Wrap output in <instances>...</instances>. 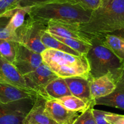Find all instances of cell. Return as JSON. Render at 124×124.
Returning a JSON list of instances; mask_svg holds the SVG:
<instances>
[{"mask_svg":"<svg viewBox=\"0 0 124 124\" xmlns=\"http://www.w3.org/2000/svg\"><path fill=\"white\" fill-rule=\"evenodd\" d=\"M80 28L99 39L124 29V0H102L100 6L92 12L89 21L81 24Z\"/></svg>","mask_w":124,"mask_h":124,"instance_id":"6da1fadb","label":"cell"},{"mask_svg":"<svg viewBox=\"0 0 124 124\" xmlns=\"http://www.w3.org/2000/svg\"><path fill=\"white\" fill-rule=\"evenodd\" d=\"M92 12L69 1H58L31 7L27 15L46 23L59 20L83 24L89 21Z\"/></svg>","mask_w":124,"mask_h":124,"instance_id":"7a4b0ae2","label":"cell"},{"mask_svg":"<svg viewBox=\"0 0 124 124\" xmlns=\"http://www.w3.org/2000/svg\"><path fill=\"white\" fill-rule=\"evenodd\" d=\"M41 54L44 63L58 77L89 79V67L85 55L77 56L52 49H46Z\"/></svg>","mask_w":124,"mask_h":124,"instance_id":"3957f363","label":"cell"},{"mask_svg":"<svg viewBox=\"0 0 124 124\" xmlns=\"http://www.w3.org/2000/svg\"><path fill=\"white\" fill-rule=\"evenodd\" d=\"M86 57L89 67V78H97L108 73L115 77L124 63V61L104 46L101 39L97 38L93 39L92 47Z\"/></svg>","mask_w":124,"mask_h":124,"instance_id":"277c9868","label":"cell"},{"mask_svg":"<svg viewBox=\"0 0 124 124\" xmlns=\"http://www.w3.org/2000/svg\"><path fill=\"white\" fill-rule=\"evenodd\" d=\"M46 29V23L28 16L22 26L15 32L16 42L41 54L46 49L41 41L42 35Z\"/></svg>","mask_w":124,"mask_h":124,"instance_id":"5b68a950","label":"cell"},{"mask_svg":"<svg viewBox=\"0 0 124 124\" xmlns=\"http://www.w3.org/2000/svg\"><path fill=\"white\" fill-rule=\"evenodd\" d=\"M80 23L69 22L59 20H51L47 23L46 32L56 36L72 39L86 43L92 46L94 38L84 32L80 28Z\"/></svg>","mask_w":124,"mask_h":124,"instance_id":"8992f818","label":"cell"},{"mask_svg":"<svg viewBox=\"0 0 124 124\" xmlns=\"http://www.w3.org/2000/svg\"><path fill=\"white\" fill-rule=\"evenodd\" d=\"M36 98L0 104V124H22Z\"/></svg>","mask_w":124,"mask_h":124,"instance_id":"52a82bcc","label":"cell"},{"mask_svg":"<svg viewBox=\"0 0 124 124\" xmlns=\"http://www.w3.org/2000/svg\"><path fill=\"white\" fill-rule=\"evenodd\" d=\"M23 77L29 88L35 91L38 96L43 97L44 87L58 78L57 75L44 63L32 72L23 75Z\"/></svg>","mask_w":124,"mask_h":124,"instance_id":"ba28073f","label":"cell"},{"mask_svg":"<svg viewBox=\"0 0 124 124\" xmlns=\"http://www.w3.org/2000/svg\"><path fill=\"white\" fill-rule=\"evenodd\" d=\"M43 63L41 54L18 43L16 57L13 65L23 76L34 71Z\"/></svg>","mask_w":124,"mask_h":124,"instance_id":"9c48e42d","label":"cell"},{"mask_svg":"<svg viewBox=\"0 0 124 124\" xmlns=\"http://www.w3.org/2000/svg\"><path fill=\"white\" fill-rule=\"evenodd\" d=\"M116 88L108 96L94 101V105H105L124 110V61L117 74L113 77Z\"/></svg>","mask_w":124,"mask_h":124,"instance_id":"30bf717a","label":"cell"},{"mask_svg":"<svg viewBox=\"0 0 124 124\" xmlns=\"http://www.w3.org/2000/svg\"><path fill=\"white\" fill-rule=\"evenodd\" d=\"M45 112L57 124H73L78 116L79 112H75L66 109L56 100H46Z\"/></svg>","mask_w":124,"mask_h":124,"instance_id":"8fae6325","label":"cell"},{"mask_svg":"<svg viewBox=\"0 0 124 124\" xmlns=\"http://www.w3.org/2000/svg\"><path fill=\"white\" fill-rule=\"evenodd\" d=\"M0 82H5L37 94L29 88L23 76L18 69L12 63L1 57H0Z\"/></svg>","mask_w":124,"mask_h":124,"instance_id":"7c38bea8","label":"cell"},{"mask_svg":"<svg viewBox=\"0 0 124 124\" xmlns=\"http://www.w3.org/2000/svg\"><path fill=\"white\" fill-rule=\"evenodd\" d=\"M92 101L105 97L111 94L116 88V83L111 74H107L97 78L88 79Z\"/></svg>","mask_w":124,"mask_h":124,"instance_id":"4fadbf2b","label":"cell"},{"mask_svg":"<svg viewBox=\"0 0 124 124\" xmlns=\"http://www.w3.org/2000/svg\"><path fill=\"white\" fill-rule=\"evenodd\" d=\"M38 95L32 92L0 82V104L9 103L26 99L36 98Z\"/></svg>","mask_w":124,"mask_h":124,"instance_id":"5bb4252c","label":"cell"},{"mask_svg":"<svg viewBox=\"0 0 124 124\" xmlns=\"http://www.w3.org/2000/svg\"><path fill=\"white\" fill-rule=\"evenodd\" d=\"M46 101V99L38 96L22 124H57L45 113Z\"/></svg>","mask_w":124,"mask_h":124,"instance_id":"9a60e30c","label":"cell"},{"mask_svg":"<svg viewBox=\"0 0 124 124\" xmlns=\"http://www.w3.org/2000/svg\"><path fill=\"white\" fill-rule=\"evenodd\" d=\"M69 95L72 94L65 79L60 77L50 82L43 88V97L46 100H55Z\"/></svg>","mask_w":124,"mask_h":124,"instance_id":"2e32d148","label":"cell"},{"mask_svg":"<svg viewBox=\"0 0 124 124\" xmlns=\"http://www.w3.org/2000/svg\"><path fill=\"white\" fill-rule=\"evenodd\" d=\"M70 93L73 96L83 99L91 100L89 80L82 77L64 78Z\"/></svg>","mask_w":124,"mask_h":124,"instance_id":"e0dca14e","label":"cell"},{"mask_svg":"<svg viewBox=\"0 0 124 124\" xmlns=\"http://www.w3.org/2000/svg\"><path fill=\"white\" fill-rule=\"evenodd\" d=\"M55 100L66 109L81 113L94 106L93 101L83 99L73 95L65 96Z\"/></svg>","mask_w":124,"mask_h":124,"instance_id":"ac0fdd59","label":"cell"},{"mask_svg":"<svg viewBox=\"0 0 124 124\" xmlns=\"http://www.w3.org/2000/svg\"><path fill=\"white\" fill-rule=\"evenodd\" d=\"M101 41L118 58L124 61V39L113 34H107L101 39Z\"/></svg>","mask_w":124,"mask_h":124,"instance_id":"d6986e66","label":"cell"},{"mask_svg":"<svg viewBox=\"0 0 124 124\" xmlns=\"http://www.w3.org/2000/svg\"><path fill=\"white\" fill-rule=\"evenodd\" d=\"M41 41L46 49L57 50V51L66 52V53L77 56L82 55V54L72 49L63 43L61 42L60 41L56 39L54 37L52 36L51 34H49L46 31H45L43 34L42 37H41Z\"/></svg>","mask_w":124,"mask_h":124,"instance_id":"ffe728a7","label":"cell"},{"mask_svg":"<svg viewBox=\"0 0 124 124\" xmlns=\"http://www.w3.org/2000/svg\"><path fill=\"white\" fill-rule=\"evenodd\" d=\"M31 8L29 7H16L13 10L11 17L7 28L12 34H15L16 30L21 27L25 21V18L28 15Z\"/></svg>","mask_w":124,"mask_h":124,"instance_id":"44dd1931","label":"cell"},{"mask_svg":"<svg viewBox=\"0 0 124 124\" xmlns=\"http://www.w3.org/2000/svg\"><path fill=\"white\" fill-rule=\"evenodd\" d=\"M17 46L16 41L0 40V57L13 64L16 57Z\"/></svg>","mask_w":124,"mask_h":124,"instance_id":"7402d4cb","label":"cell"},{"mask_svg":"<svg viewBox=\"0 0 124 124\" xmlns=\"http://www.w3.org/2000/svg\"><path fill=\"white\" fill-rule=\"evenodd\" d=\"M52 35L56 39L60 41L61 42L63 43L70 48L74 50L76 52H78L82 55H86L92 47V46L88 45L86 43L76 40V39H68V38L61 37L56 36V35Z\"/></svg>","mask_w":124,"mask_h":124,"instance_id":"603a6c76","label":"cell"},{"mask_svg":"<svg viewBox=\"0 0 124 124\" xmlns=\"http://www.w3.org/2000/svg\"><path fill=\"white\" fill-rule=\"evenodd\" d=\"M14 9L9 10L3 15H0V40H12L16 41V34L10 32L7 28Z\"/></svg>","mask_w":124,"mask_h":124,"instance_id":"cb8c5ba5","label":"cell"},{"mask_svg":"<svg viewBox=\"0 0 124 124\" xmlns=\"http://www.w3.org/2000/svg\"><path fill=\"white\" fill-rule=\"evenodd\" d=\"M71 2L78 4L86 10H95L102 3V0H70Z\"/></svg>","mask_w":124,"mask_h":124,"instance_id":"d4e9b609","label":"cell"},{"mask_svg":"<svg viewBox=\"0 0 124 124\" xmlns=\"http://www.w3.org/2000/svg\"><path fill=\"white\" fill-rule=\"evenodd\" d=\"M92 108H89L81 113L73 124H96L92 113Z\"/></svg>","mask_w":124,"mask_h":124,"instance_id":"484cf974","label":"cell"},{"mask_svg":"<svg viewBox=\"0 0 124 124\" xmlns=\"http://www.w3.org/2000/svg\"><path fill=\"white\" fill-rule=\"evenodd\" d=\"M58 1H71L70 0H18V6L21 7V8H25V7L31 8L35 6L46 4V3H51V2Z\"/></svg>","mask_w":124,"mask_h":124,"instance_id":"4316f807","label":"cell"},{"mask_svg":"<svg viewBox=\"0 0 124 124\" xmlns=\"http://www.w3.org/2000/svg\"><path fill=\"white\" fill-rule=\"evenodd\" d=\"M107 111L92 108V113L96 124H110L107 120L105 115Z\"/></svg>","mask_w":124,"mask_h":124,"instance_id":"83f0119b","label":"cell"},{"mask_svg":"<svg viewBox=\"0 0 124 124\" xmlns=\"http://www.w3.org/2000/svg\"><path fill=\"white\" fill-rule=\"evenodd\" d=\"M105 118L110 124H124V115L107 112Z\"/></svg>","mask_w":124,"mask_h":124,"instance_id":"f1b7e54d","label":"cell"},{"mask_svg":"<svg viewBox=\"0 0 124 124\" xmlns=\"http://www.w3.org/2000/svg\"><path fill=\"white\" fill-rule=\"evenodd\" d=\"M111 34H113V35H116V36L120 37L123 38L124 39V29H122L119 30V31H117L114 32L112 33Z\"/></svg>","mask_w":124,"mask_h":124,"instance_id":"f546056e","label":"cell"},{"mask_svg":"<svg viewBox=\"0 0 124 124\" xmlns=\"http://www.w3.org/2000/svg\"><path fill=\"white\" fill-rule=\"evenodd\" d=\"M1 1V0H0V1Z\"/></svg>","mask_w":124,"mask_h":124,"instance_id":"4dcf8cb0","label":"cell"}]
</instances>
